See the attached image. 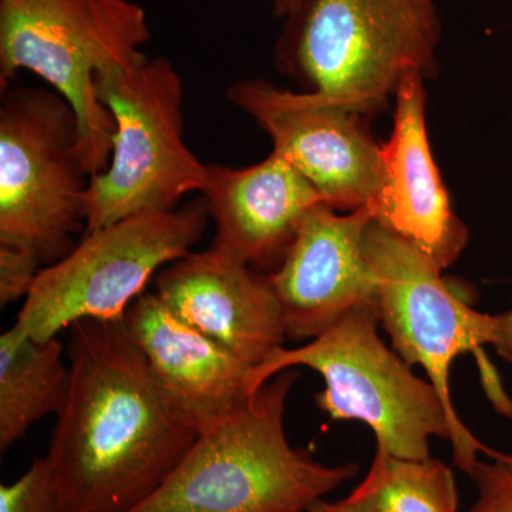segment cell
Listing matches in <instances>:
<instances>
[{
	"label": "cell",
	"mask_w": 512,
	"mask_h": 512,
	"mask_svg": "<svg viewBox=\"0 0 512 512\" xmlns=\"http://www.w3.org/2000/svg\"><path fill=\"white\" fill-rule=\"evenodd\" d=\"M0 512H57L46 457L35 458L18 480L0 485Z\"/></svg>",
	"instance_id": "cell-18"
},
{
	"label": "cell",
	"mask_w": 512,
	"mask_h": 512,
	"mask_svg": "<svg viewBox=\"0 0 512 512\" xmlns=\"http://www.w3.org/2000/svg\"><path fill=\"white\" fill-rule=\"evenodd\" d=\"M365 249L379 279L380 323L393 349L409 366H421L436 387L453 423L454 464L468 474L484 446L456 412L450 392V370L456 357L481 353L485 345L512 365V309L490 315L470 308L441 278L419 249L372 221Z\"/></svg>",
	"instance_id": "cell-8"
},
{
	"label": "cell",
	"mask_w": 512,
	"mask_h": 512,
	"mask_svg": "<svg viewBox=\"0 0 512 512\" xmlns=\"http://www.w3.org/2000/svg\"><path fill=\"white\" fill-rule=\"evenodd\" d=\"M202 194L217 227L212 245L268 275L284 262L306 214L323 202L309 181L274 151L252 167L208 165Z\"/></svg>",
	"instance_id": "cell-15"
},
{
	"label": "cell",
	"mask_w": 512,
	"mask_h": 512,
	"mask_svg": "<svg viewBox=\"0 0 512 512\" xmlns=\"http://www.w3.org/2000/svg\"><path fill=\"white\" fill-rule=\"evenodd\" d=\"M306 512H338L333 508L332 503H326L325 500H320L318 503L312 505Z\"/></svg>",
	"instance_id": "cell-22"
},
{
	"label": "cell",
	"mask_w": 512,
	"mask_h": 512,
	"mask_svg": "<svg viewBox=\"0 0 512 512\" xmlns=\"http://www.w3.org/2000/svg\"><path fill=\"white\" fill-rule=\"evenodd\" d=\"M301 2L302 0H272V10L278 18L286 19L298 9Z\"/></svg>",
	"instance_id": "cell-21"
},
{
	"label": "cell",
	"mask_w": 512,
	"mask_h": 512,
	"mask_svg": "<svg viewBox=\"0 0 512 512\" xmlns=\"http://www.w3.org/2000/svg\"><path fill=\"white\" fill-rule=\"evenodd\" d=\"M97 97L116 121L109 167L90 178L86 232L178 208L204 191L208 165L184 140V87L165 57L111 67L96 79Z\"/></svg>",
	"instance_id": "cell-6"
},
{
	"label": "cell",
	"mask_w": 512,
	"mask_h": 512,
	"mask_svg": "<svg viewBox=\"0 0 512 512\" xmlns=\"http://www.w3.org/2000/svg\"><path fill=\"white\" fill-rule=\"evenodd\" d=\"M332 505L338 512H458L456 478L436 458L410 460L376 448L362 483Z\"/></svg>",
	"instance_id": "cell-17"
},
{
	"label": "cell",
	"mask_w": 512,
	"mask_h": 512,
	"mask_svg": "<svg viewBox=\"0 0 512 512\" xmlns=\"http://www.w3.org/2000/svg\"><path fill=\"white\" fill-rule=\"evenodd\" d=\"M69 399L47 463L57 512H131L163 487L197 441L158 389L120 319L70 326Z\"/></svg>",
	"instance_id": "cell-1"
},
{
	"label": "cell",
	"mask_w": 512,
	"mask_h": 512,
	"mask_svg": "<svg viewBox=\"0 0 512 512\" xmlns=\"http://www.w3.org/2000/svg\"><path fill=\"white\" fill-rule=\"evenodd\" d=\"M298 372L278 373L238 412L192 444L153 497L131 512H306L346 481L356 463L326 466L285 433Z\"/></svg>",
	"instance_id": "cell-2"
},
{
	"label": "cell",
	"mask_w": 512,
	"mask_h": 512,
	"mask_svg": "<svg viewBox=\"0 0 512 512\" xmlns=\"http://www.w3.org/2000/svg\"><path fill=\"white\" fill-rule=\"evenodd\" d=\"M227 96L271 137L274 153L309 181L325 204L356 211L384 185L382 146L362 114L311 92H292L266 80H241Z\"/></svg>",
	"instance_id": "cell-10"
},
{
	"label": "cell",
	"mask_w": 512,
	"mask_h": 512,
	"mask_svg": "<svg viewBox=\"0 0 512 512\" xmlns=\"http://www.w3.org/2000/svg\"><path fill=\"white\" fill-rule=\"evenodd\" d=\"M379 323V303L357 306L301 348L276 350L252 370V389L291 367H309L325 382L315 402L330 419L365 423L376 448L424 460L431 437L453 440V423L436 387L380 339Z\"/></svg>",
	"instance_id": "cell-5"
},
{
	"label": "cell",
	"mask_w": 512,
	"mask_h": 512,
	"mask_svg": "<svg viewBox=\"0 0 512 512\" xmlns=\"http://www.w3.org/2000/svg\"><path fill=\"white\" fill-rule=\"evenodd\" d=\"M423 77L407 74L397 87L393 131L382 144L383 190L367 207L373 221L419 249L443 271L466 248L468 229L451 208L431 154Z\"/></svg>",
	"instance_id": "cell-14"
},
{
	"label": "cell",
	"mask_w": 512,
	"mask_h": 512,
	"mask_svg": "<svg viewBox=\"0 0 512 512\" xmlns=\"http://www.w3.org/2000/svg\"><path fill=\"white\" fill-rule=\"evenodd\" d=\"M42 269V262L32 252L0 245V303L5 306L26 299Z\"/></svg>",
	"instance_id": "cell-20"
},
{
	"label": "cell",
	"mask_w": 512,
	"mask_h": 512,
	"mask_svg": "<svg viewBox=\"0 0 512 512\" xmlns=\"http://www.w3.org/2000/svg\"><path fill=\"white\" fill-rule=\"evenodd\" d=\"M208 220L202 197L86 232L72 252L39 272L16 325L49 340L79 320L124 318L154 274L191 254Z\"/></svg>",
	"instance_id": "cell-9"
},
{
	"label": "cell",
	"mask_w": 512,
	"mask_h": 512,
	"mask_svg": "<svg viewBox=\"0 0 512 512\" xmlns=\"http://www.w3.org/2000/svg\"><path fill=\"white\" fill-rule=\"evenodd\" d=\"M369 207L349 215L320 202L303 218L272 285L286 335L315 339L357 306L379 303V279L366 255Z\"/></svg>",
	"instance_id": "cell-11"
},
{
	"label": "cell",
	"mask_w": 512,
	"mask_h": 512,
	"mask_svg": "<svg viewBox=\"0 0 512 512\" xmlns=\"http://www.w3.org/2000/svg\"><path fill=\"white\" fill-rule=\"evenodd\" d=\"M468 473L478 495L467 512H512V454L491 450Z\"/></svg>",
	"instance_id": "cell-19"
},
{
	"label": "cell",
	"mask_w": 512,
	"mask_h": 512,
	"mask_svg": "<svg viewBox=\"0 0 512 512\" xmlns=\"http://www.w3.org/2000/svg\"><path fill=\"white\" fill-rule=\"evenodd\" d=\"M124 322L158 389L202 434L238 412L252 389V367L177 315L154 293L131 303Z\"/></svg>",
	"instance_id": "cell-13"
},
{
	"label": "cell",
	"mask_w": 512,
	"mask_h": 512,
	"mask_svg": "<svg viewBox=\"0 0 512 512\" xmlns=\"http://www.w3.org/2000/svg\"><path fill=\"white\" fill-rule=\"evenodd\" d=\"M148 39L146 10L133 0H0V82L30 70L70 104L92 178L109 167L116 136L97 76L147 60Z\"/></svg>",
	"instance_id": "cell-4"
},
{
	"label": "cell",
	"mask_w": 512,
	"mask_h": 512,
	"mask_svg": "<svg viewBox=\"0 0 512 512\" xmlns=\"http://www.w3.org/2000/svg\"><path fill=\"white\" fill-rule=\"evenodd\" d=\"M156 293L178 318L252 369L285 348L288 335L271 276L227 249L211 245L161 269Z\"/></svg>",
	"instance_id": "cell-12"
},
{
	"label": "cell",
	"mask_w": 512,
	"mask_h": 512,
	"mask_svg": "<svg viewBox=\"0 0 512 512\" xmlns=\"http://www.w3.org/2000/svg\"><path fill=\"white\" fill-rule=\"evenodd\" d=\"M89 184L70 104L36 87L2 89L0 245L32 252L43 268L59 262L86 231Z\"/></svg>",
	"instance_id": "cell-7"
},
{
	"label": "cell",
	"mask_w": 512,
	"mask_h": 512,
	"mask_svg": "<svg viewBox=\"0 0 512 512\" xmlns=\"http://www.w3.org/2000/svg\"><path fill=\"white\" fill-rule=\"evenodd\" d=\"M434 0H302L276 43L278 69L302 92L373 114L403 77L436 66Z\"/></svg>",
	"instance_id": "cell-3"
},
{
	"label": "cell",
	"mask_w": 512,
	"mask_h": 512,
	"mask_svg": "<svg viewBox=\"0 0 512 512\" xmlns=\"http://www.w3.org/2000/svg\"><path fill=\"white\" fill-rule=\"evenodd\" d=\"M72 372L57 338L39 340L18 325L0 336V450L6 451L69 399Z\"/></svg>",
	"instance_id": "cell-16"
}]
</instances>
